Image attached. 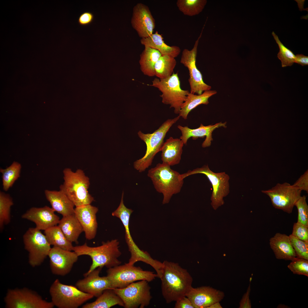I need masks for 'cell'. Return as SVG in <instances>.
<instances>
[{"label":"cell","mask_w":308,"mask_h":308,"mask_svg":"<svg viewBox=\"0 0 308 308\" xmlns=\"http://www.w3.org/2000/svg\"><path fill=\"white\" fill-rule=\"evenodd\" d=\"M293 185L301 191H305L308 193V169H307L303 174L300 176Z\"/></svg>","instance_id":"obj_41"},{"label":"cell","mask_w":308,"mask_h":308,"mask_svg":"<svg viewBox=\"0 0 308 308\" xmlns=\"http://www.w3.org/2000/svg\"><path fill=\"white\" fill-rule=\"evenodd\" d=\"M94 19L93 14L90 12H85L81 14L78 19V24L81 26H86L91 23Z\"/></svg>","instance_id":"obj_42"},{"label":"cell","mask_w":308,"mask_h":308,"mask_svg":"<svg viewBox=\"0 0 308 308\" xmlns=\"http://www.w3.org/2000/svg\"><path fill=\"white\" fill-rule=\"evenodd\" d=\"M64 182L60 190L63 192L75 207L91 204L94 198L89 193L90 185L89 177L84 171L78 169L73 172L66 168L63 171Z\"/></svg>","instance_id":"obj_3"},{"label":"cell","mask_w":308,"mask_h":308,"mask_svg":"<svg viewBox=\"0 0 308 308\" xmlns=\"http://www.w3.org/2000/svg\"><path fill=\"white\" fill-rule=\"evenodd\" d=\"M178 172L171 166L162 163L149 169L147 175L152 180L157 192L163 195L162 203H168L173 195L179 193L184 183Z\"/></svg>","instance_id":"obj_4"},{"label":"cell","mask_w":308,"mask_h":308,"mask_svg":"<svg viewBox=\"0 0 308 308\" xmlns=\"http://www.w3.org/2000/svg\"><path fill=\"white\" fill-rule=\"evenodd\" d=\"M118 305L124 307L123 303L113 289L104 291L94 301L88 303L82 306L83 308H109Z\"/></svg>","instance_id":"obj_30"},{"label":"cell","mask_w":308,"mask_h":308,"mask_svg":"<svg viewBox=\"0 0 308 308\" xmlns=\"http://www.w3.org/2000/svg\"><path fill=\"white\" fill-rule=\"evenodd\" d=\"M305 195L301 196L296 202L295 206L298 211L297 222L308 227V205Z\"/></svg>","instance_id":"obj_37"},{"label":"cell","mask_w":308,"mask_h":308,"mask_svg":"<svg viewBox=\"0 0 308 308\" xmlns=\"http://www.w3.org/2000/svg\"><path fill=\"white\" fill-rule=\"evenodd\" d=\"M186 296L191 301L194 308H208L212 304L220 302L224 297V293L210 286L197 288L192 286Z\"/></svg>","instance_id":"obj_18"},{"label":"cell","mask_w":308,"mask_h":308,"mask_svg":"<svg viewBox=\"0 0 308 308\" xmlns=\"http://www.w3.org/2000/svg\"><path fill=\"white\" fill-rule=\"evenodd\" d=\"M48 256L52 273L56 275L62 276L70 272L79 257L74 251L54 246L51 248Z\"/></svg>","instance_id":"obj_16"},{"label":"cell","mask_w":308,"mask_h":308,"mask_svg":"<svg viewBox=\"0 0 308 308\" xmlns=\"http://www.w3.org/2000/svg\"><path fill=\"white\" fill-rule=\"evenodd\" d=\"M148 282L140 280L125 287L113 289L123 301L124 308H143L149 305L152 298Z\"/></svg>","instance_id":"obj_12"},{"label":"cell","mask_w":308,"mask_h":308,"mask_svg":"<svg viewBox=\"0 0 308 308\" xmlns=\"http://www.w3.org/2000/svg\"><path fill=\"white\" fill-rule=\"evenodd\" d=\"M55 212L51 207L47 206L33 207L24 213L21 218L34 222L38 229L45 230L58 224L60 219Z\"/></svg>","instance_id":"obj_20"},{"label":"cell","mask_w":308,"mask_h":308,"mask_svg":"<svg viewBox=\"0 0 308 308\" xmlns=\"http://www.w3.org/2000/svg\"><path fill=\"white\" fill-rule=\"evenodd\" d=\"M226 124V122H220L213 125L206 126L201 124L199 127L195 129H191L188 126L183 127L179 125L177 126V127L181 132L182 135L180 139L184 145L187 144L188 140L190 137L195 140L198 137H206V139L202 144V147L205 148L211 145V141L213 140L212 133L213 131L217 128L225 127Z\"/></svg>","instance_id":"obj_22"},{"label":"cell","mask_w":308,"mask_h":308,"mask_svg":"<svg viewBox=\"0 0 308 308\" xmlns=\"http://www.w3.org/2000/svg\"><path fill=\"white\" fill-rule=\"evenodd\" d=\"M148 85L157 88L162 93L160 96L162 102L170 105V108H174L175 114H179L181 107L190 92L181 89L178 72H173L171 76L165 79L155 78L152 84Z\"/></svg>","instance_id":"obj_9"},{"label":"cell","mask_w":308,"mask_h":308,"mask_svg":"<svg viewBox=\"0 0 308 308\" xmlns=\"http://www.w3.org/2000/svg\"><path fill=\"white\" fill-rule=\"evenodd\" d=\"M141 43L145 46L158 50L161 56L168 55L175 58L179 54L181 49L178 46H169L166 44L161 35L156 31L154 34L146 37L141 38Z\"/></svg>","instance_id":"obj_26"},{"label":"cell","mask_w":308,"mask_h":308,"mask_svg":"<svg viewBox=\"0 0 308 308\" xmlns=\"http://www.w3.org/2000/svg\"><path fill=\"white\" fill-rule=\"evenodd\" d=\"M287 267L295 274L308 277V260L297 257L287 266Z\"/></svg>","instance_id":"obj_39"},{"label":"cell","mask_w":308,"mask_h":308,"mask_svg":"<svg viewBox=\"0 0 308 308\" xmlns=\"http://www.w3.org/2000/svg\"><path fill=\"white\" fill-rule=\"evenodd\" d=\"M175 308H194L190 300L186 296L175 301Z\"/></svg>","instance_id":"obj_43"},{"label":"cell","mask_w":308,"mask_h":308,"mask_svg":"<svg viewBox=\"0 0 308 308\" xmlns=\"http://www.w3.org/2000/svg\"><path fill=\"white\" fill-rule=\"evenodd\" d=\"M14 204L12 197L9 194L0 192V229L3 230L5 225L11 221V208Z\"/></svg>","instance_id":"obj_35"},{"label":"cell","mask_w":308,"mask_h":308,"mask_svg":"<svg viewBox=\"0 0 308 308\" xmlns=\"http://www.w3.org/2000/svg\"><path fill=\"white\" fill-rule=\"evenodd\" d=\"M217 93L216 90H211L205 91L200 95L190 92L181 107L179 116L184 119H187L189 114L192 110L200 105L208 104L209 98Z\"/></svg>","instance_id":"obj_28"},{"label":"cell","mask_w":308,"mask_h":308,"mask_svg":"<svg viewBox=\"0 0 308 308\" xmlns=\"http://www.w3.org/2000/svg\"><path fill=\"white\" fill-rule=\"evenodd\" d=\"M180 117L179 116L167 119L152 133L145 134L140 131L138 132L139 137L145 143L147 149L144 156L134 162L133 167L135 169L141 172L151 165L155 155L161 151L167 133Z\"/></svg>","instance_id":"obj_6"},{"label":"cell","mask_w":308,"mask_h":308,"mask_svg":"<svg viewBox=\"0 0 308 308\" xmlns=\"http://www.w3.org/2000/svg\"><path fill=\"white\" fill-rule=\"evenodd\" d=\"M58 224L68 240L78 243V239L84 230L74 214L63 216Z\"/></svg>","instance_id":"obj_27"},{"label":"cell","mask_w":308,"mask_h":308,"mask_svg":"<svg viewBox=\"0 0 308 308\" xmlns=\"http://www.w3.org/2000/svg\"><path fill=\"white\" fill-rule=\"evenodd\" d=\"M207 2L206 0H178L177 5L185 15L192 16L201 12Z\"/></svg>","instance_id":"obj_34"},{"label":"cell","mask_w":308,"mask_h":308,"mask_svg":"<svg viewBox=\"0 0 308 308\" xmlns=\"http://www.w3.org/2000/svg\"><path fill=\"white\" fill-rule=\"evenodd\" d=\"M131 23L141 38L152 35L155 25V19L149 8L141 3H137L133 7Z\"/></svg>","instance_id":"obj_17"},{"label":"cell","mask_w":308,"mask_h":308,"mask_svg":"<svg viewBox=\"0 0 308 308\" xmlns=\"http://www.w3.org/2000/svg\"><path fill=\"white\" fill-rule=\"evenodd\" d=\"M98 208L90 204L76 207L74 214L82 227L86 238L90 240L96 236L98 228L96 214Z\"/></svg>","instance_id":"obj_21"},{"label":"cell","mask_w":308,"mask_h":308,"mask_svg":"<svg viewBox=\"0 0 308 308\" xmlns=\"http://www.w3.org/2000/svg\"><path fill=\"white\" fill-rule=\"evenodd\" d=\"M269 244L277 259L292 261L297 257L289 236L277 233L270 239Z\"/></svg>","instance_id":"obj_23"},{"label":"cell","mask_w":308,"mask_h":308,"mask_svg":"<svg viewBox=\"0 0 308 308\" xmlns=\"http://www.w3.org/2000/svg\"><path fill=\"white\" fill-rule=\"evenodd\" d=\"M295 63L301 66L308 65V57L303 54H297L295 55Z\"/></svg>","instance_id":"obj_45"},{"label":"cell","mask_w":308,"mask_h":308,"mask_svg":"<svg viewBox=\"0 0 308 308\" xmlns=\"http://www.w3.org/2000/svg\"><path fill=\"white\" fill-rule=\"evenodd\" d=\"M22 166L21 164L16 161L5 169L1 168L3 190L8 191L20 176Z\"/></svg>","instance_id":"obj_33"},{"label":"cell","mask_w":308,"mask_h":308,"mask_svg":"<svg viewBox=\"0 0 308 308\" xmlns=\"http://www.w3.org/2000/svg\"><path fill=\"white\" fill-rule=\"evenodd\" d=\"M102 269L98 268L84 275V278L76 282V286L82 291L97 297L105 290L112 289L107 276H100Z\"/></svg>","instance_id":"obj_19"},{"label":"cell","mask_w":308,"mask_h":308,"mask_svg":"<svg viewBox=\"0 0 308 308\" xmlns=\"http://www.w3.org/2000/svg\"><path fill=\"white\" fill-rule=\"evenodd\" d=\"M250 284L247 291L244 293L240 303L239 308H251V304L250 299Z\"/></svg>","instance_id":"obj_44"},{"label":"cell","mask_w":308,"mask_h":308,"mask_svg":"<svg viewBox=\"0 0 308 308\" xmlns=\"http://www.w3.org/2000/svg\"><path fill=\"white\" fill-rule=\"evenodd\" d=\"M177 64L175 58L168 55L161 56L155 64V76L159 79H165L171 76Z\"/></svg>","instance_id":"obj_32"},{"label":"cell","mask_w":308,"mask_h":308,"mask_svg":"<svg viewBox=\"0 0 308 308\" xmlns=\"http://www.w3.org/2000/svg\"><path fill=\"white\" fill-rule=\"evenodd\" d=\"M44 234L50 245L62 249L73 251L72 243L68 240L58 225L44 230Z\"/></svg>","instance_id":"obj_31"},{"label":"cell","mask_w":308,"mask_h":308,"mask_svg":"<svg viewBox=\"0 0 308 308\" xmlns=\"http://www.w3.org/2000/svg\"><path fill=\"white\" fill-rule=\"evenodd\" d=\"M49 292L51 301L58 308H77L94 297L76 286L62 283L58 279L51 284Z\"/></svg>","instance_id":"obj_7"},{"label":"cell","mask_w":308,"mask_h":308,"mask_svg":"<svg viewBox=\"0 0 308 308\" xmlns=\"http://www.w3.org/2000/svg\"><path fill=\"white\" fill-rule=\"evenodd\" d=\"M201 174L205 175L211 183L213 191L211 197V205L214 210L224 203L223 198L229 193V176L225 172L215 173L209 169L208 165L180 175V178L183 179L191 175Z\"/></svg>","instance_id":"obj_10"},{"label":"cell","mask_w":308,"mask_h":308,"mask_svg":"<svg viewBox=\"0 0 308 308\" xmlns=\"http://www.w3.org/2000/svg\"><path fill=\"white\" fill-rule=\"evenodd\" d=\"M291 234L300 240L308 242V227L297 222L295 223Z\"/></svg>","instance_id":"obj_40"},{"label":"cell","mask_w":308,"mask_h":308,"mask_svg":"<svg viewBox=\"0 0 308 308\" xmlns=\"http://www.w3.org/2000/svg\"><path fill=\"white\" fill-rule=\"evenodd\" d=\"M123 195V194H122L119 206L112 212V216L120 219L125 228V241L131 254V257L127 263L130 265H133L136 262H142L150 265L154 269L156 273H159L163 268V262L153 259L147 252L140 249L131 237L129 224L130 216L133 210L127 208L124 204Z\"/></svg>","instance_id":"obj_5"},{"label":"cell","mask_w":308,"mask_h":308,"mask_svg":"<svg viewBox=\"0 0 308 308\" xmlns=\"http://www.w3.org/2000/svg\"><path fill=\"white\" fill-rule=\"evenodd\" d=\"M161 56L158 50L145 46L144 49L140 55L139 60L141 70L144 75L149 77L155 76V66Z\"/></svg>","instance_id":"obj_29"},{"label":"cell","mask_w":308,"mask_h":308,"mask_svg":"<svg viewBox=\"0 0 308 308\" xmlns=\"http://www.w3.org/2000/svg\"><path fill=\"white\" fill-rule=\"evenodd\" d=\"M222 306H221L220 302H217L215 303L209 307L208 308H222Z\"/></svg>","instance_id":"obj_46"},{"label":"cell","mask_w":308,"mask_h":308,"mask_svg":"<svg viewBox=\"0 0 308 308\" xmlns=\"http://www.w3.org/2000/svg\"><path fill=\"white\" fill-rule=\"evenodd\" d=\"M7 308H52V301L44 299L38 293L27 288L9 289L4 298Z\"/></svg>","instance_id":"obj_13"},{"label":"cell","mask_w":308,"mask_h":308,"mask_svg":"<svg viewBox=\"0 0 308 308\" xmlns=\"http://www.w3.org/2000/svg\"><path fill=\"white\" fill-rule=\"evenodd\" d=\"M119 244L117 240L114 239L103 242L101 245L97 247L89 246L86 243L74 246L73 251L78 256L87 255L92 259V264L84 276L98 268L105 267L109 268L121 265V262L118 259L121 254Z\"/></svg>","instance_id":"obj_2"},{"label":"cell","mask_w":308,"mask_h":308,"mask_svg":"<svg viewBox=\"0 0 308 308\" xmlns=\"http://www.w3.org/2000/svg\"><path fill=\"white\" fill-rule=\"evenodd\" d=\"M289 236L297 257L308 260V242L300 240L291 234Z\"/></svg>","instance_id":"obj_38"},{"label":"cell","mask_w":308,"mask_h":308,"mask_svg":"<svg viewBox=\"0 0 308 308\" xmlns=\"http://www.w3.org/2000/svg\"><path fill=\"white\" fill-rule=\"evenodd\" d=\"M25 249L28 252V262L30 265L35 267L41 265L51 249L44 235L35 228H29L23 236Z\"/></svg>","instance_id":"obj_11"},{"label":"cell","mask_w":308,"mask_h":308,"mask_svg":"<svg viewBox=\"0 0 308 308\" xmlns=\"http://www.w3.org/2000/svg\"><path fill=\"white\" fill-rule=\"evenodd\" d=\"M44 193L46 199L55 212L63 216L74 214V204L62 191L46 189Z\"/></svg>","instance_id":"obj_24"},{"label":"cell","mask_w":308,"mask_h":308,"mask_svg":"<svg viewBox=\"0 0 308 308\" xmlns=\"http://www.w3.org/2000/svg\"><path fill=\"white\" fill-rule=\"evenodd\" d=\"M184 145L180 139L170 137L167 139L161 150L162 163L170 166L179 164L181 160Z\"/></svg>","instance_id":"obj_25"},{"label":"cell","mask_w":308,"mask_h":308,"mask_svg":"<svg viewBox=\"0 0 308 308\" xmlns=\"http://www.w3.org/2000/svg\"><path fill=\"white\" fill-rule=\"evenodd\" d=\"M301 191L287 182L278 183L270 189L262 191L270 197L273 207L289 214L292 212L296 202L301 196Z\"/></svg>","instance_id":"obj_14"},{"label":"cell","mask_w":308,"mask_h":308,"mask_svg":"<svg viewBox=\"0 0 308 308\" xmlns=\"http://www.w3.org/2000/svg\"><path fill=\"white\" fill-rule=\"evenodd\" d=\"M272 34L279 46V50L277 57L281 62L282 67L292 66L295 63V55L292 51L284 46L274 32Z\"/></svg>","instance_id":"obj_36"},{"label":"cell","mask_w":308,"mask_h":308,"mask_svg":"<svg viewBox=\"0 0 308 308\" xmlns=\"http://www.w3.org/2000/svg\"><path fill=\"white\" fill-rule=\"evenodd\" d=\"M107 273L112 289L123 288L140 280L150 282L157 277V274L153 272L144 270L139 267L127 263L108 268Z\"/></svg>","instance_id":"obj_8"},{"label":"cell","mask_w":308,"mask_h":308,"mask_svg":"<svg viewBox=\"0 0 308 308\" xmlns=\"http://www.w3.org/2000/svg\"><path fill=\"white\" fill-rule=\"evenodd\" d=\"M203 29L199 36L195 41L193 48L191 50L185 49L183 50L180 63L188 69L189 77V82L190 87V93L201 94L205 91L210 90L211 87L204 81L202 75L196 65L197 47Z\"/></svg>","instance_id":"obj_15"},{"label":"cell","mask_w":308,"mask_h":308,"mask_svg":"<svg viewBox=\"0 0 308 308\" xmlns=\"http://www.w3.org/2000/svg\"><path fill=\"white\" fill-rule=\"evenodd\" d=\"M160 279L162 295L167 303L175 301L186 295L192 287L193 279L187 270L178 263L167 260Z\"/></svg>","instance_id":"obj_1"}]
</instances>
